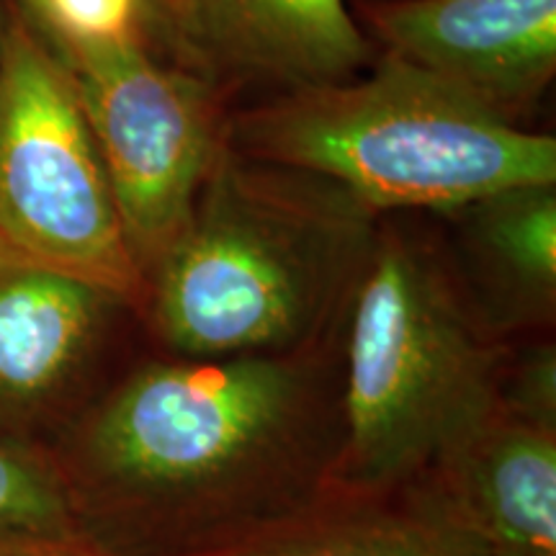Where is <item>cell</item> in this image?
<instances>
[{
	"label": "cell",
	"mask_w": 556,
	"mask_h": 556,
	"mask_svg": "<svg viewBox=\"0 0 556 556\" xmlns=\"http://www.w3.org/2000/svg\"><path fill=\"white\" fill-rule=\"evenodd\" d=\"M152 358L50 446L75 528L116 556H197L328 495L340 353Z\"/></svg>",
	"instance_id": "6da1fadb"
},
{
	"label": "cell",
	"mask_w": 556,
	"mask_h": 556,
	"mask_svg": "<svg viewBox=\"0 0 556 556\" xmlns=\"http://www.w3.org/2000/svg\"><path fill=\"white\" fill-rule=\"evenodd\" d=\"M377 229V212L340 186L222 139L184 232L150 270L142 315L180 358L328 345Z\"/></svg>",
	"instance_id": "7a4b0ae2"
},
{
	"label": "cell",
	"mask_w": 556,
	"mask_h": 556,
	"mask_svg": "<svg viewBox=\"0 0 556 556\" xmlns=\"http://www.w3.org/2000/svg\"><path fill=\"white\" fill-rule=\"evenodd\" d=\"M340 443L328 495L413 484L495 405L510 345L441 250L377 229L343 319Z\"/></svg>",
	"instance_id": "3957f363"
},
{
	"label": "cell",
	"mask_w": 556,
	"mask_h": 556,
	"mask_svg": "<svg viewBox=\"0 0 556 556\" xmlns=\"http://www.w3.org/2000/svg\"><path fill=\"white\" fill-rule=\"evenodd\" d=\"M225 139L248 157L330 180L377 214L451 212L503 189L556 184L554 137L392 54L364 78L283 90L242 111Z\"/></svg>",
	"instance_id": "277c9868"
},
{
	"label": "cell",
	"mask_w": 556,
	"mask_h": 556,
	"mask_svg": "<svg viewBox=\"0 0 556 556\" xmlns=\"http://www.w3.org/2000/svg\"><path fill=\"white\" fill-rule=\"evenodd\" d=\"M0 253L144 309L148 281L78 90L16 0L0 52Z\"/></svg>",
	"instance_id": "5b68a950"
},
{
	"label": "cell",
	"mask_w": 556,
	"mask_h": 556,
	"mask_svg": "<svg viewBox=\"0 0 556 556\" xmlns=\"http://www.w3.org/2000/svg\"><path fill=\"white\" fill-rule=\"evenodd\" d=\"M41 37L78 90L131 255L148 281L184 232L225 139L214 86L152 58L144 39Z\"/></svg>",
	"instance_id": "8992f818"
},
{
	"label": "cell",
	"mask_w": 556,
	"mask_h": 556,
	"mask_svg": "<svg viewBox=\"0 0 556 556\" xmlns=\"http://www.w3.org/2000/svg\"><path fill=\"white\" fill-rule=\"evenodd\" d=\"M106 291L0 253V435L47 448L103 392Z\"/></svg>",
	"instance_id": "52a82bcc"
},
{
	"label": "cell",
	"mask_w": 556,
	"mask_h": 556,
	"mask_svg": "<svg viewBox=\"0 0 556 556\" xmlns=\"http://www.w3.org/2000/svg\"><path fill=\"white\" fill-rule=\"evenodd\" d=\"M387 54L513 119L556 73V0H392L368 9Z\"/></svg>",
	"instance_id": "ba28073f"
},
{
	"label": "cell",
	"mask_w": 556,
	"mask_h": 556,
	"mask_svg": "<svg viewBox=\"0 0 556 556\" xmlns=\"http://www.w3.org/2000/svg\"><path fill=\"white\" fill-rule=\"evenodd\" d=\"M413 484L484 556H556V430L497 400Z\"/></svg>",
	"instance_id": "9c48e42d"
},
{
	"label": "cell",
	"mask_w": 556,
	"mask_h": 556,
	"mask_svg": "<svg viewBox=\"0 0 556 556\" xmlns=\"http://www.w3.org/2000/svg\"><path fill=\"white\" fill-rule=\"evenodd\" d=\"M165 13L201 65L283 90L348 80L368 60L345 0H168Z\"/></svg>",
	"instance_id": "30bf717a"
},
{
	"label": "cell",
	"mask_w": 556,
	"mask_h": 556,
	"mask_svg": "<svg viewBox=\"0 0 556 556\" xmlns=\"http://www.w3.org/2000/svg\"><path fill=\"white\" fill-rule=\"evenodd\" d=\"M475 289L500 336L546 328L556 307V184L503 189L451 208Z\"/></svg>",
	"instance_id": "8fae6325"
},
{
	"label": "cell",
	"mask_w": 556,
	"mask_h": 556,
	"mask_svg": "<svg viewBox=\"0 0 556 556\" xmlns=\"http://www.w3.org/2000/svg\"><path fill=\"white\" fill-rule=\"evenodd\" d=\"M197 556H484L475 541L407 484L387 495H323L302 513Z\"/></svg>",
	"instance_id": "7c38bea8"
},
{
	"label": "cell",
	"mask_w": 556,
	"mask_h": 556,
	"mask_svg": "<svg viewBox=\"0 0 556 556\" xmlns=\"http://www.w3.org/2000/svg\"><path fill=\"white\" fill-rule=\"evenodd\" d=\"M78 533L50 451L0 435V536Z\"/></svg>",
	"instance_id": "4fadbf2b"
},
{
	"label": "cell",
	"mask_w": 556,
	"mask_h": 556,
	"mask_svg": "<svg viewBox=\"0 0 556 556\" xmlns=\"http://www.w3.org/2000/svg\"><path fill=\"white\" fill-rule=\"evenodd\" d=\"M45 34L78 41L144 39L157 0H16Z\"/></svg>",
	"instance_id": "5bb4252c"
},
{
	"label": "cell",
	"mask_w": 556,
	"mask_h": 556,
	"mask_svg": "<svg viewBox=\"0 0 556 556\" xmlns=\"http://www.w3.org/2000/svg\"><path fill=\"white\" fill-rule=\"evenodd\" d=\"M500 405L528 422L556 430V351L552 340L513 353L500 377Z\"/></svg>",
	"instance_id": "9a60e30c"
},
{
	"label": "cell",
	"mask_w": 556,
	"mask_h": 556,
	"mask_svg": "<svg viewBox=\"0 0 556 556\" xmlns=\"http://www.w3.org/2000/svg\"><path fill=\"white\" fill-rule=\"evenodd\" d=\"M0 556H116L83 533H24L0 536Z\"/></svg>",
	"instance_id": "2e32d148"
},
{
	"label": "cell",
	"mask_w": 556,
	"mask_h": 556,
	"mask_svg": "<svg viewBox=\"0 0 556 556\" xmlns=\"http://www.w3.org/2000/svg\"><path fill=\"white\" fill-rule=\"evenodd\" d=\"M13 18V0H0V52H3L5 37H9Z\"/></svg>",
	"instance_id": "e0dca14e"
},
{
	"label": "cell",
	"mask_w": 556,
	"mask_h": 556,
	"mask_svg": "<svg viewBox=\"0 0 556 556\" xmlns=\"http://www.w3.org/2000/svg\"><path fill=\"white\" fill-rule=\"evenodd\" d=\"M165 3H168V0H157V5H160V9H165Z\"/></svg>",
	"instance_id": "ac0fdd59"
}]
</instances>
